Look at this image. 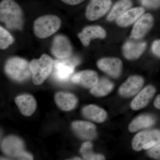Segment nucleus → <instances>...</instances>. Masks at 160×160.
<instances>
[{"mask_svg":"<svg viewBox=\"0 0 160 160\" xmlns=\"http://www.w3.org/2000/svg\"><path fill=\"white\" fill-rule=\"evenodd\" d=\"M80 152L84 159L86 160H105V157L102 155L94 153L92 151V144L90 142L83 143L80 149Z\"/></svg>","mask_w":160,"mask_h":160,"instance_id":"nucleus-25","label":"nucleus"},{"mask_svg":"<svg viewBox=\"0 0 160 160\" xmlns=\"http://www.w3.org/2000/svg\"><path fill=\"white\" fill-rule=\"evenodd\" d=\"M82 113L87 118L98 123L103 122L107 117L106 111L96 105H90L84 107Z\"/></svg>","mask_w":160,"mask_h":160,"instance_id":"nucleus-21","label":"nucleus"},{"mask_svg":"<svg viewBox=\"0 0 160 160\" xmlns=\"http://www.w3.org/2000/svg\"><path fill=\"white\" fill-rule=\"evenodd\" d=\"M136 41H127L123 46V55L127 59H137L142 55L146 49V42Z\"/></svg>","mask_w":160,"mask_h":160,"instance_id":"nucleus-14","label":"nucleus"},{"mask_svg":"<svg viewBox=\"0 0 160 160\" xmlns=\"http://www.w3.org/2000/svg\"><path fill=\"white\" fill-rule=\"evenodd\" d=\"M55 101L58 107L64 111H69L74 109L78 103L77 98L74 95L64 92L57 93Z\"/></svg>","mask_w":160,"mask_h":160,"instance_id":"nucleus-20","label":"nucleus"},{"mask_svg":"<svg viewBox=\"0 0 160 160\" xmlns=\"http://www.w3.org/2000/svg\"><path fill=\"white\" fill-rule=\"evenodd\" d=\"M61 24V19L56 16L47 15L40 17L34 22L35 34L40 38L49 37L59 30Z\"/></svg>","mask_w":160,"mask_h":160,"instance_id":"nucleus-2","label":"nucleus"},{"mask_svg":"<svg viewBox=\"0 0 160 160\" xmlns=\"http://www.w3.org/2000/svg\"><path fill=\"white\" fill-rule=\"evenodd\" d=\"M144 80L139 75L129 77L119 89V92L122 96L129 98L137 93L144 85Z\"/></svg>","mask_w":160,"mask_h":160,"instance_id":"nucleus-11","label":"nucleus"},{"mask_svg":"<svg viewBox=\"0 0 160 160\" xmlns=\"http://www.w3.org/2000/svg\"><path fill=\"white\" fill-rule=\"evenodd\" d=\"M111 6V0H91L86 7V18L91 21L98 19L108 12Z\"/></svg>","mask_w":160,"mask_h":160,"instance_id":"nucleus-7","label":"nucleus"},{"mask_svg":"<svg viewBox=\"0 0 160 160\" xmlns=\"http://www.w3.org/2000/svg\"><path fill=\"white\" fill-rule=\"evenodd\" d=\"M148 154L151 158L160 159V142L149 149Z\"/></svg>","mask_w":160,"mask_h":160,"instance_id":"nucleus-28","label":"nucleus"},{"mask_svg":"<svg viewBox=\"0 0 160 160\" xmlns=\"http://www.w3.org/2000/svg\"><path fill=\"white\" fill-rule=\"evenodd\" d=\"M131 0H119L112 8L107 20L109 22L114 21L123 14L132 6Z\"/></svg>","mask_w":160,"mask_h":160,"instance_id":"nucleus-23","label":"nucleus"},{"mask_svg":"<svg viewBox=\"0 0 160 160\" xmlns=\"http://www.w3.org/2000/svg\"><path fill=\"white\" fill-rule=\"evenodd\" d=\"M113 88L112 83L107 79L103 78L92 88L90 92L97 97H103L109 94Z\"/></svg>","mask_w":160,"mask_h":160,"instance_id":"nucleus-24","label":"nucleus"},{"mask_svg":"<svg viewBox=\"0 0 160 160\" xmlns=\"http://www.w3.org/2000/svg\"><path fill=\"white\" fill-rule=\"evenodd\" d=\"M72 127L75 132L83 139H92L96 136V126L89 122L76 121L72 123Z\"/></svg>","mask_w":160,"mask_h":160,"instance_id":"nucleus-17","label":"nucleus"},{"mask_svg":"<svg viewBox=\"0 0 160 160\" xmlns=\"http://www.w3.org/2000/svg\"><path fill=\"white\" fill-rule=\"evenodd\" d=\"M0 20L8 29L22 30L24 25L22 9L14 0H2L0 3Z\"/></svg>","mask_w":160,"mask_h":160,"instance_id":"nucleus-1","label":"nucleus"},{"mask_svg":"<svg viewBox=\"0 0 160 160\" xmlns=\"http://www.w3.org/2000/svg\"><path fill=\"white\" fill-rule=\"evenodd\" d=\"M14 42V39L10 33L2 26L0 27V48L7 49Z\"/></svg>","mask_w":160,"mask_h":160,"instance_id":"nucleus-26","label":"nucleus"},{"mask_svg":"<svg viewBox=\"0 0 160 160\" xmlns=\"http://www.w3.org/2000/svg\"><path fill=\"white\" fill-rule=\"evenodd\" d=\"M141 4L146 8L157 9L160 7V0H140Z\"/></svg>","mask_w":160,"mask_h":160,"instance_id":"nucleus-27","label":"nucleus"},{"mask_svg":"<svg viewBox=\"0 0 160 160\" xmlns=\"http://www.w3.org/2000/svg\"><path fill=\"white\" fill-rule=\"evenodd\" d=\"M78 36L84 46H88L92 40L105 38L106 36V32L101 26H89L85 27L82 31L78 34Z\"/></svg>","mask_w":160,"mask_h":160,"instance_id":"nucleus-13","label":"nucleus"},{"mask_svg":"<svg viewBox=\"0 0 160 160\" xmlns=\"http://www.w3.org/2000/svg\"><path fill=\"white\" fill-rule=\"evenodd\" d=\"M160 142V131L146 130L136 135L132 141V147L136 151L149 149Z\"/></svg>","mask_w":160,"mask_h":160,"instance_id":"nucleus-5","label":"nucleus"},{"mask_svg":"<svg viewBox=\"0 0 160 160\" xmlns=\"http://www.w3.org/2000/svg\"><path fill=\"white\" fill-rule=\"evenodd\" d=\"M5 71L9 77L18 82L25 81L32 74L28 62L17 57L11 58L7 61Z\"/></svg>","mask_w":160,"mask_h":160,"instance_id":"nucleus-4","label":"nucleus"},{"mask_svg":"<svg viewBox=\"0 0 160 160\" xmlns=\"http://www.w3.org/2000/svg\"><path fill=\"white\" fill-rule=\"evenodd\" d=\"M15 102L22 114L26 116H31L36 109V101L30 95L19 96L16 98Z\"/></svg>","mask_w":160,"mask_h":160,"instance_id":"nucleus-19","label":"nucleus"},{"mask_svg":"<svg viewBox=\"0 0 160 160\" xmlns=\"http://www.w3.org/2000/svg\"><path fill=\"white\" fill-rule=\"evenodd\" d=\"M98 76L95 71L86 70L74 74L71 78V81L86 88H92L98 82Z\"/></svg>","mask_w":160,"mask_h":160,"instance_id":"nucleus-15","label":"nucleus"},{"mask_svg":"<svg viewBox=\"0 0 160 160\" xmlns=\"http://www.w3.org/2000/svg\"><path fill=\"white\" fill-rule=\"evenodd\" d=\"M53 64L52 59L46 54H43L38 59L31 61L29 64L35 85H41L46 80L51 72Z\"/></svg>","mask_w":160,"mask_h":160,"instance_id":"nucleus-3","label":"nucleus"},{"mask_svg":"<svg viewBox=\"0 0 160 160\" xmlns=\"http://www.w3.org/2000/svg\"><path fill=\"white\" fill-rule=\"evenodd\" d=\"M98 67L111 77L116 78L122 73L123 64L122 61L117 58H104L99 60Z\"/></svg>","mask_w":160,"mask_h":160,"instance_id":"nucleus-10","label":"nucleus"},{"mask_svg":"<svg viewBox=\"0 0 160 160\" xmlns=\"http://www.w3.org/2000/svg\"><path fill=\"white\" fill-rule=\"evenodd\" d=\"M75 159H73V160H81L80 158H75Z\"/></svg>","mask_w":160,"mask_h":160,"instance_id":"nucleus-33","label":"nucleus"},{"mask_svg":"<svg viewBox=\"0 0 160 160\" xmlns=\"http://www.w3.org/2000/svg\"><path fill=\"white\" fill-rule=\"evenodd\" d=\"M78 62L77 59L68 58L56 60L54 64V76L56 79L61 82L68 81Z\"/></svg>","mask_w":160,"mask_h":160,"instance_id":"nucleus-6","label":"nucleus"},{"mask_svg":"<svg viewBox=\"0 0 160 160\" xmlns=\"http://www.w3.org/2000/svg\"><path fill=\"white\" fill-rule=\"evenodd\" d=\"M155 107L157 109H160V94L157 97L154 102Z\"/></svg>","mask_w":160,"mask_h":160,"instance_id":"nucleus-32","label":"nucleus"},{"mask_svg":"<svg viewBox=\"0 0 160 160\" xmlns=\"http://www.w3.org/2000/svg\"><path fill=\"white\" fill-rule=\"evenodd\" d=\"M152 53L160 58V39L153 41L151 46Z\"/></svg>","mask_w":160,"mask_h":160,"instance_id":"nucleus-29","label":"nucleus"},{"mask_svg":"<svg viewBox=\"0 0 160 160\" xmlns=\"http://www.w3.org/2000/svg\"><path fill=\"white\" fill-rule=\"evenodd\" d=\"M33 159V157L31 154L24 151L18 158V160H29Z\"/></svg>","mask_w":160,"mask_h":160,"instance_id":"nucleus-31","label":"nucleus"},{"mask_svg":"<svg viewBox=\"0 0 160 160\" xmlns=\"http://www.w3.org/2000/svg\"><path fill=\"white\" fill-rule=\"evenodd\" d=\"M61 1L67 5L75 6L82 2L85 0H61Z\"/></svg>","mask_w":160,"mask_h":160,"instance_id":"nucleus-30","label":"nucleus"},{"mask_svg":"<svg viewBox=\"0 0 160 160\" xmlns=\"http://www.w3.org/2000/svg\"><path fill=\"white\" fill-rule=\"evenodd\" d=\"M51 52L54 56L60 59L69 58L72 53L70 41L62 35L56 36L52 42Z\"/></svg>","mask_w":160,"mask_h":160,"instance_id":"nucleus-9","label":"nucleus"},{"mask_svg":"<svg viewBox=\"0 0 160 160\" xmlns=\"http://www.w3.org/2000/svg\"><path fill=\"white\" fill-rule=\"evenodd\" d=\"M154 23V17L151 13L143 14L135 23L131 31V38L135 40L142 38L151 30Z\"/></svg>","mask_w":160,"mask_h":160,"instance_id":"nucleus-8","label":"nucleus"},{"mask_svg":"<svg viewBox=\"0 0 160 160\" xmlns=\"http://www.w3.org/2000/svg\"><path fill=\"white\" fill-rule=\"evenodd\" d=\"M155 92L154 86L151 85L146 86L131 102L132 109L135 110L142 109L149 103Z\"/></svg>","mask_w":160,"mask_h":160,"instance_id":"nucleus-18","label":"nucleus"},{"mask_svg":"<svg viewBox=\"0 0 160 160\" xmlns=\"http://www.w3.org/2000/svg\"><path fill=\"white\" fill-rule=\"evenodd\" d=\"M144 12L145 9L142 7L130 8L116 20L117 25L122 28L128 27L135 23Z\"/></svg>","mask_w":160,"mask_h":160,"instance_id":"nucleus-16","label":"nucleus"},{"mask_svg":"<svg viewBox=\"0 0 160 160\" xmlns=\"http://www.w3.org/2000/svg\"><path fill=\"white\" fill-rule=\"evenodd\" d=\"M155 120L150 115H142L136 118L129 126V131L133 132L154 125Z\"/></svg>","mask_w":160,"mask_h":160,"instance_id":"nucleus-22","label":"nucleus"},{"mask_svg":"<svg viewBox=\"0 0 160 160\" xmlns=\"http://www.w3.org/2000/svg\"><path fill=\"white\" fill-rule=\"evenodd\" d=\"M2 148L3 151L6 155L18 159L25 151L22 141L13 136L8 137L3 140Z\"/></svg>","mask_w":160,"mask_h":160,"instance_id":"nucleus-12","label":"nucleus"}]
</instances>
